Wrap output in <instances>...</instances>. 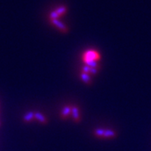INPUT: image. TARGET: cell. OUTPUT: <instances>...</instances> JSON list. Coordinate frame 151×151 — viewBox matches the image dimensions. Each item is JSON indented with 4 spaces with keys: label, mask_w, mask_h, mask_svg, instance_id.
<instances>
[{
    "label": "cell",
    "mask_w": 151,
    "mask_h": 151,
    "mask_svg": "<svg viewBox=\"0 0 151 151\" xmlns=\"http://www.w3.org/2000/svg\"><path fill=\"white\" fill-rule=\"evenodd\" d=\"M53 26H55L56 28H58L61 32H68V28H67V26L63 24V22H61L59 20H50Z\"/></svg>",
    "instance_id": "2"
},
{
    "label": "cell",
    "mask_w": 151,
    "mask_h": 151,
    "mask_svg": "<svg viewBox=\"0 0 151 151\" xmlns=\"http://www.w3.org/2000/svg\"><path fill=\"white\" fill-rule=\"evenodd\" d=\"M56 12L59 15V16H62V15H63L64 14H66V13L67 12V7L65 6H62L58 7V8L56 9Z\"/></svg>",
    "instance_id": "9"
},
{
    "label": "cell",
    "mask_w": 151,
    "mask_h": 151,
    "mask_svg": "<svg viewBox=\"0 0 151 151\" xmlns=\"http://www.w3.org/2000/svg\"><path fill=\"white\" fill-rule=\"evenodd\" d=\"M72 106H65L63 108V110H61L60 117L63 120L68 118L71 115Z\"/></svg>",
    "instance_id": "4"
},
{
    "label": "cell",
    "mask_w": 151,
    "mask_h": 151,
    "mask_svg": "<svg viewBox=\"0 0 151 151\" xmlns=\"http://www.w3.org/2000/svg\"><path fill=\"white\" fill-rule=\"evenodd\" d=\"M84 63L89 67H92V68H99V66L98 61H86L84 62Z\"/></svg>",
    "instance_id": "10"
},
{
    "label": "cell",
    "mask_w": 151,
    "mask_h": 151,
    "mask_svg": "<svg viewBox=\"0 0 151 151\" xmlns=\"http://www.w3.org/2000/svg\"><path fill=\"white\" fill-rule=\"evenodd\" d=\"M34 114L35 113L32 112V111H29V112H28L27 113H26L23 117L24 122H25V123H29V122H31L33 119H35Z\"/></svg>",
    "instance_id": "6"
},
{
    "label": "cell",
    "mask_w": 151,
    "mask_h": 151,
    "mask_svg": "<svg viewBox=\"0 0 151 151\" xmlns=\"http://www.w3.org/2000/svg\"><path fill=\"white\" fill-rule=\"evenodd\" d=\"M72 117L73 119V120L76 123H79L80 121V110L76 106H72L71 110Z\"/></svg>",
    "instance_id": "3"
},
{
    "label": "cell",
    "mask_w": 151,
    "mask_h": 151,
    "mask_svg": "<svg viewBox=\"0 0 151 151\" xmlns=\"http://www.w3.org/2000/svg\"><path fill=\"white\" fill-rule=\"evenodd\" d=\"M104 133H105V129H96L94 131L95 136H98V137H102V138H103Z\"/></svg>",
    "instance_id": "11"
},
{
    "label": "cell",
    "mask_w": 151,
    "mask_h": 151,
    "mask_svg": "<svg viewBox=\"0 0 151 151\" xmlns=\"http://www.w3.org/2000/svg\"><path fill=\"white\" fill-rule=\"evenodd\" d=\"M82 58L83 63L86 61H99L100 59V55L96 50H89L82 54Z\"/></svg>",
    "instance_id": "1"
},
{
    "label": "cell",
    "mask_w": 151,
    "mask_h": 151,
    "mask_svg": "<svg viewBox=\"0 0 151 151\" xmlns=\"http://www.w3.org/2000/svg\"><path fill=\"white\" fill-rule=\"evenodd\" d=\"M60 17L59 16V15L58 13H56V10L52 11V12H51L50 14V20H58L59 18Z\"/></svg>",
    "instance_id": "12"
},
{
    "label": "cell",
    "mask_w": 151,
    "mask_h": 151,
    "mask_svg": "<svg viewBox=\"0 0 151 151\" xmlns=\"http://www.w3.org/2000/svg\"><path fill=\"white\" fill-rule=\"evenodd\" d=\"M80 78H81V80L86 83V84H91V82H92V80H91V78H90V76L89 74H87V73H80Z\"/></svg>",
    "instance_id": "7"
},
{
    "label": "cell",
    "mask_w": 151,
    "mask_h": 151,
    "mask_svg": "<svg viewBox=\"0 0 151 151\" xmlns=\"http://www.w3.org/2000/svg\"><path fill=\"white\" fill-rule=\"evenodd\" d=\"M116 136H117V134H116V132L114 130L110 129H105L103 138H113V137H115Z\"/></svg>",
    "instance_id": "8"
},
{
    "label": "cell",
    "mask_w": 151,
    "mask_h": 151,
    "mask_svg": "<svg viewBox=\"0 0 151 151\" xmlns=\"http://www.w3.org/2000/svg\"><path fill=\"white\" fill-rule=\"evenodd\" d=\"M98 73V68H92L90 67V69H89V74H93V75H95Z\"/></svg>",
    "instance_id": "14"
},
{
    "label": "cell",
    "mask_w": 151,
    "mask_h": 151,
    "mask_svg": "<svg viewBox=\"0 0 151 151\" xmlns=\"http://www.w3.org/2000/svg\"><path fill=\"white\" fill-rule=\"evenodd\" d=\"M89 69H90V67H89L88 66H84L82 67V73H87V74H89Z\"/></svg>",
    "instance_id": "13"
},
{
    "label": "cell",
    "mask_w": 151,
    "mask_h": 151,
    "mask_svg": "<svg viewBox=\"0 0 151 151\" xmlns=\"http://www.w3.org/2000/svg\"><path fill=\"white\" fill-rule=\"evenodd\" d=\"M34 118L36 119V120L39 121V123H42V124H46V123H48V120L47 119H46V117H45L43 113H35Z\"/></svg>",
    "instance_id": "5"
}]
</instances>
